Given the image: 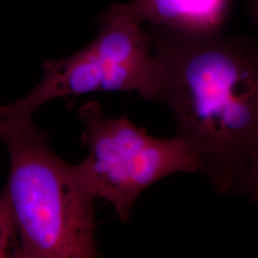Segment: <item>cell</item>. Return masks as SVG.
<instances>
[{"mask_svg": "<svg viewBox=\"0 0 258 258\" xmlns=\"http://www.w3.org/2000/svg\"><path fill=\"white\" fill-rule=\"evenodd\" d=\"M160 67L157 102L176 136L191 146L220 194L234 191L258 143V42L245 36L189 35L151 26Z\"/></svg>", "mask_w": 258, "mask_h": 258, "instance_id": "cell-1", "label": "cell"}, {"mask_svg": "<svg viewBox=\"0 0 258 258\" xmlns=\"http://www.w3.org/2000/svg\"><path fill=\"white\" fill-rule=\"evenodd\" d=\"M31 118L0 114V141L9 151L6 184L17 220L19 258H93L94 199L73 166L55 155Z\"/></svg>", "mask_w": 258, "mask_h": 258, "instance_id": "cell-2", "label": "cell"}, {"mask_svg": "<svg viewBox=\"0 0 258 258\" xmlns=\"http://www.w3.org/2000/svg\"><path fill=\"white\" fill-rule=\"evenodd\" d=\"M79 116L88 154L73 166L75 174L94 200L113 205L122 223L130 220L139 195L159 180L176 172H201L194 148L176 135L155 138L127 118H105L95 101L81 106Z\"/></svg>", "mask_w": 258, "mask_h": 258, "instance_id": "cell-3", "label": "cell"}, {"mask_svg": "<svg viewBox=\"0 0 258 258\" xmlns=\"http://www.w3.org/2000/svg\"><path fill=\"white\" fill-rule=\"evenodd\" d=\"M100 20L101 29L90 44L63 59L45 60L41 82L26 97L0 106V113L32 118L54 99L97 91H135L157 102L160 67L148 32L122 4L113 5Z\"/></svg>", "mask_w": 258, "mask_h": 258, "instance_id": "cell-4", "label": "cell"}, {"mask_svg": "<svg viewBox=\"0 0 258 258\" xmlns=\"http://www.w3.org/2000/svg\"><path fill=\"white\" fill-rule=\"evenodd\" d=\"M234 0H132L122 4L139 22L189 35L222 32Z\"/></svg>", "mask_w": 258, "mask_h": 258, "instance_id": "cell-5", "label": "cell"}, {"mask_svg": "<svg viewBox=\"0 0 258 258\" xmlns=\"http://www.w3.org/2000/svg\"><path fill=\"white\" fill-rule=\"evenodd\" d=\"M19 230L5 186L0 194V258H19Z\"/></svg>", "mask_w": 258, "mask_h": 258, "instance_id": "cell-6", "label": "cell"}, {"mask_svg": "<svg viewBox=\"0 0 258 258\" xmlns=\"http://www.w3.org/2000/svg\"><path fill=\"white\" fill-rule=\"evenodd\" d=\"M233 192L244 194L258 204V143L250 155L247 169Z\"/></svg>", "mask_w": 258, "mask_h": 258, "instance_id": "cell-7", "label": "cell"}, {"mask_svg": "<svg viewBox=\"0 0 258 258\" xmlns=\"http://www.w3.org/2000/svg\"><path fill=\"white\" fill-rule=\"evenodd\" d=\"M245 5L250 22L258 24V0H245Z\"/></svg>", "mask_w": 258, "mask_h": 258, "instance_id": "cell-8", "label": "cell"}]
</instances>
